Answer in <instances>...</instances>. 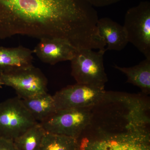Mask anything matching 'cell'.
<instances>
[{
  "mask_svg": "<svg viewBox=\"0 0 150 150\" xmlns=\"http://www.w3.org/2000/svg\"><path fill=\"white\" fill-rule=\"evenodd\" d=\"M150 103L142 95L107 92L92 109L86 130L105 135L150 131Z\"/></svg>",
  "mask_w": 150,
  "mask_h": 150,
  "instance_id": "obj_2",
  "label": "cell"
},
{
  "mask_svg": "<svg viewBox=\"0 0 150 150\" xmlns=\"http://www.w3.org/2000/svg\"><path fill=\"white\" fill-rule=\"evenodd\" d=\"M94 8L86 0H0V39L56 38L77 50L99 42Z\"/></svg>",
  "mask_w": 150,
  "mask_h": 150,
  "instance_id": "obj_1",
  "label": "cell"
},
{
  "mask_svg": "<svg viewBox=\"0 0 150 150\" xmlns=\"http://www.w3.org/2000/svg\"><path fill=\"white\" fill-rule=\"evenodd\" d=\"M97 27L100 36L106 43V51H121L129 43L123 25L109 18L98 19Z\"/></svg>",
  "mask_w": 150,
  "mask_h": 150,
  "instance_id": "obj_11",
  "label": "cell"
},
{
  "mask_svg": "<svg viewBox=\"0 0 150 150\" xmlns=\"http://www.w3.org/2000/svg\"><path fill=\"white\" fill-rule=\"evenodd\" d=\"M126 75L127 82L137 86L145 95L150 93V58H146L138 65L131 67L114 66Z\"/></svg>",
  "mask_w": 150,
  "mask_h": 150,
  "instance_id": "obj_14",
  "label": "cell"
},
{
  "mask_svg": "<svg viewBox=\"0 0 150 150\" xmlns=\"http://www.w3.org/2000/svg\"><path fill=\"white\" fill-rule=\"evenodd\" d=\"M38 123L18 97L0 103V138L13 141Z\"/></svg>",
  "mask_w": 150,
  "mask_h": 150,
  "instance_id": "obj_6",
  "label": "cell"
},
{
  "mask_svg": "<svg viewBox=\"0 0 150 150\" xmlns=\"http://www.w3.org/2000/svg\"><path fill=\"white\" fill-rule=\"evenodd\" d=\"M3 85L0 82V88H1L2 87Z\"/></svg>",
  "mask_w": 150,
  "mask_h": 150,
  "instance_id": "obj_19",
  "label": "cell"
},
{
  "mask_svg": "<svg viewBox=\"0 0 150 150\" xmlns=\"http://www.w3.org/2000/svg\"><path fill=\"white\" fill-rule=\"evenodd\" d=\"M104 50H78L71 60L72 76L77 83L105 87L108 81L103 65Z\"/></svg>",
  "mask_w": 150,
  "mask_h": 150,
  "instance_id": "obj_4",
  "label": "cell"
},
{
  "mask_svg": "<svg viewBox=\"0 0 150 150\" xmlns=\"http://www.w3.org/2000/svg\"><path fill=\"white\" fill-rule=\"evenodd\" d=\"M92 108L57 110L40 123L46 132L77 139L91 123Z\"/></svg>",
  "mask_w": 150,
  "mask_h": 150,
  "instance_id": "obj_7",
  "label": "cell"
},
{
  "mask_svg": "<svg viewBox=\"0 0 150 150\" xmlns=\"http://www.w3.org/2000/svg\"><path fill=\"white\" fill-rule=\"evenodd\" d=\"M0 82L3 86L13 88L21 99L47 93V79L41 70L33 65L16 69L0 70Z\"/></svg>",
  "mask_w": 150,
  "mask_h": 150,
  "instance_id": "obj_5",
  "label": "cell"
},
{
  "mask_svg": "<svg viewBox=\"0 0 150 150\" xmlns=\"http://www.w3.org/2000/svg\"><path fill=\"white\" fill-rule=\"evenodd\" d=\"M33 51L23 46L0 47V70L7 71L32 66Z\"/></svg>",
  "mask_w": 150,
  "mask_h": 150,
  "instance_id": "obj_12",
  "label": "cell"
},
{
  "mask_svg": "<svg viewBox=\"0 0 150 150\" xmlns=\"http://www.w3.org/2000/svg\"><path fill=\"white\" fill-rule=\"evenodd\" d=\"M22 100L25 108L38 123L46 121L57 111L54 97L47 92Z\"/></svg>",
  "mask_w": 150,
  "mask_h": 150,
  "instance_id": "obj_13",
  "label": "cell"
},
{
  "mask_svg": "<svg viewBox=\"0 0 150 150\" xmlns=\"http://www.w3.org/2000/svg\"><path fill=\"white\" fill-rule=\"evenodd\" d=\"M93 7H102L111 5L121 0H86Z\"/></svg>",
  "mask_w": 150,
  "mask_h": 150,
  "instance_id": "obj_17",
  "label": "cell"
},
{
  "mask_svg": "<svg viewBox=\"0 0 150 150\" xmlns=\"http://www.w3.org/2000/svg\"><path fill=\"white\" fill-rule=\"evenodd\" d=\"M78 150H150V134L105 135L83 132L77 139Z\"/></svg>",
  "mask_w": 150,
  "mask_h": 150,
  "instance_id": "obj_3",
  "label": "cell"
},
{
  "mask_svg": "<svg viewBox=\"0 0 150 150\" xmlns=\"http://www.w3.org/2000/svg\"><path fill=\"white\" fill-rule=\"evenodd\" d=\"M78 50L69 41L56 38H45L40 39L33 49L34 53L41 62L51 65L70 61Z\"/></svg>",
  "mask_w": 150,
  "mask_h": 150,
  "instance_id": "obj_10",
  "label": "cell"
},
{
  "mask_svg": "<svg viewBox=\"0 0 150 150\" xmlns=\"http://www.w3.org/2000/svg\"><path fill=\"white\" fill-rule=\"evenodd\" d=\"M104 87L77 83L67 86L53 96L57 110L93 107L104 97Z\"/></svg>",
  "mask_w": 150,
  "mask_h": 150,
  "instance_id": "obj_9",
  "label": "cell"
},
{
  "mask_svg": "<svg viewBox=\"0 0 150 150\" xmlns=\"http://www.w3.org/2000/svg\"><path fill=\"white\" fill-rule=\"evenodd\" d=\"M129 43L150 58V3L142 1L126 12L123 25Z\"/></svg>",
  "mask_w": 150,
  "mask_h": 150,
  "instance_id": "obj_8",
  "label": "cell"
},
{
  "mask_svg": "<svg viewBox=\"0 0 150 150\" xmlns=\"http://www.w3.org/2000/svg\"><path fill=\"white\" fill-rule=\"evenodd\" d=\"M46 131L38 123L13 140L18 150H38Z\"/></svg>",
  "mask_w": 150,
  "mask_h": 150,
  "instance_id": "obj_15",
  "label": "cell"
},
{
  "mask_svg": "<svg viewBox=\"0 0 150 150\" xmlns=\"http://www.w3.org/2000/svg\"><path fill=\"white\" fill-rule=\"evenodd\" d=\"M76 139L46 132L38 150H78Z\"/></svg>",
  "mask_w": 150,
  "mask_h": 150,
  "instance_id": "obj_16",
  "label": "cell"
},
{
  "mask_svg": "<svg viewBox=\"0 0 150 150\" xmlns=\"http://www.w3.org/2000/svg\"><path fill=\"white\" fill-rule=\"evenodd\" d=\"M0 150H18L13 140L0 138Z\"/></svg>",
  "mask_w": 150,
  "mask_h": 150,
  "instance_id": "obj_18",
  "label": "cell"
}]
</instances>
